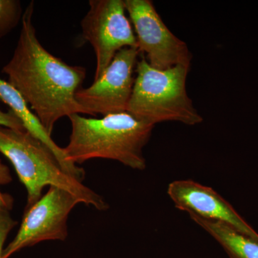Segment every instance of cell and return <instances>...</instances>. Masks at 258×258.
Here are the masks:
<instances>
[{"label": "cell", "mask_w": 258, "mask_h": 258, "mask_svg": "<svg viewBox=\"0 0 258 258\" xmlns=\"http://www.w3.org/2000/svg\"><path fill=\"white\" fill-rule=\"evenodd\" d=\"M34 10L35 3L31 2L24 11L14 53L3 73L51 136L60 118L88 115L76 99V93L86 79V69L66 63L42 46L32 23Z\"/></svg>", "instance_id": "1"}, {"label": "cell", "mask_w": 258, "mask_h": 258, "mask_svg": "<svg viewBox=\"0 0 258 258\" xmlns=\"http://www.w3.org/2000/svg\"><path fill=\"white\" fill-rule=\"evenodd\" d=\"M69 119L72 131L63 151L70 164L78 165L91 159H104L118 161L135 170L146 169L143 149L154 125L127 111L101 118L74 114Z\"/></svg>", "instance_id": "2"}, {"label": "cell", "mask_w": 258, "mask_h": 258, "mask_svg": "<svg viewBox=\"0 0 258 258\" xmlns=\"http://www.w3.org/2000/svg\"><path fill=\"white\" fill-rule=\"evenodd\" d=\"M0 153L12 163L27 190L26 208L41 198L47 186L66 190L99 211L109 208L101 195L66 172L53 152L28 131L0 126Z\"/></svg>", "instance_id": "3"}, {"label": "cell", "mask_w": 258, "mask_h": 258, "mask_svg": "<svg viewBox=\"0 0 258 258\" xmlns=\"http://www.w3.org/2000/svg\"><path fill=\"white\" fill-rule=\"evenodd\" d=\"M189 71V68L182 66L156 69L142 56L137 62V76L127 112L153 125L164 121L189 125L202 123L203 117L186 92Z\"/></svg>", "instance_id": "4"}, {"label": "cell", "mask_w": 258, "mask_h": 258, "mask_svg": "<svg viewBox=\"0 0 258 258\" xmlns=\"http://www.w3.org/2000/svg\"><path fill=\"white\" fill-rule=\"evenodd\" d=\"M125 12L123 0L89 1V10L81 25L83 39L92 45L96 55L94 81L101 77L118 51L138 48Z\"/></svg>", "instance_id": "5"}, {"label": "cell", "mask_w": 258, "mask_h": 258, "mask_svg": "<svg viewBox=\"0 0 258 258\" xmlns=\"http://www.w3.org/2000/svg\"><path fill=\"white\" fill-rule=\"evenodd\" d=\"M79 203V199L69 191L49 186L36 203L25 209L18 233L3 249L2 258H9L20 249L43 241L66 240L70 213Z\"/></svg>", "instance_id": "6"}, {"label": "cell", "mask_w": 258, "mask_h": 258, "mask_svg": "<svg viewBox=\"0 0 258 258\" xmlns=\"http://www.w3.org/2000/svg\"><path fill=\"white\" fill-rule=\"evenodd\" d=\"M137 33V47L147 54L148 62L158 70L176 66L189 68L191 55L187 45L175 36L164 24L150 0H124Z\"/></svg>", "instance_id": "7"}, {"label": "cell", "mask_w": 258, "mask_h": 258, "mask_svg": "<svg viewBox=\"0 0 258 258\" xmlns=\"http://www.w3.org/2000/svg\"><path fill=\"white\" fill-rule=\"evenodd\" d=\"M140 51L124 47L117 52L99 79L76 93L78 103L88 115L96 116L126 112L134 84V71Z\"/></svg>", "instance_id": "8"}, {"label": "cell", "mask_w": 258, "mask_h": 258, "mask_svg": "<svg viewBox=\"0 0 258 258\" xmlns=\"http://www.w3.org/2000/svg\"><path fill=\"white\" fill-rule=\"evenodd\" d=\"M167 193L176 208L189 216L222 222L258 242L257 232L212 188L191 179L176 180L169 184Z\"/></svg>", "instance_id": "9"}, {"label": "cell", "mask_w": 258, "mask_h": 258, "mask_svg": "<svg viewBox=\"0 0 258 258\" xmlns=\"http://www.w3.org/2000/svg\"><path fill=\"white\" fill-rule=\"evenodd\" d=\"M0 101L9 106L10 111L21 120L25 130L41 141L53 152L66 172L83 182L86 176L84 169L68 162L63 148L59 147L51 136L47 133L36 115L30 109L25 98L13 85L2 79H0Z\"/></svg>", "instance_id": "10"}, {"label": "cell", "mask_w": 258, "mask_h": 258, "mask_svg": "<svg viewBox=\"0 0 258 258\" xmlns=\"http://www.w3.org/2000/svg\"><path fill=\"white\" fill-rule=\"evenodd\" d=\"M223 247L230 258H258V242L222 222L190 216Z\"/></svg>", "instance_id": "11"}, {"label": "cell", "mask_w": 258, "mask_h": 258, "mask_svg": "<svg viewBox=\"0 0 258 258\" xmlns=\"http://www.w3.org/2000/svg\"><path fill=\"white\" fill-rule=\"evenodd\" d=\"M24 12L19 0H0V38L18 26Z\"/></svg>", "instance_id": "12"}, {"label": "cell", "mask_w": 258, "mask_h": 258, "mask_svg": "<svg viewBox=\"0 0 258 258\" xmlns=\"http://www.w3.org/2000/svg\"><path fill=\"white\" fill-rule=\"evenodd\" d=\"M13 181L11 173L9 167L5 165L0 159V208L5 210H12L13 206V198L8 194H4L1 191V187L4 185L10 184Z\"/></svg>", "instance_id": "13"}, {"label": "cell", "mask_w": 258, "mask_h": 258, "mask_svg": "<svg viewBox=\"0 0 258 258\" xmlns=\"http://www.w3.org/2000/svg\"><path fill=\"white\" fill-rule=\"evenodd\" d=\"M16 224V221L10 216V211L0 208V258H2L7 237Z\"/></svg>", "instance_id": "14"}, {"label": "cell", "mask_w": 258, "mask_h": 258, "mask_svg": "<svg viewBox=\"0 0 258 258\" xmlns=\"http://www.w3.org/2000/svg\"><path fill=\"white\" fill-rule=\"evenodd\" d=\"M0 126L16 130H25L23 122L12 111H3L0 108Z\"/></svg>", "instance_id": "15"}]
</instances>
